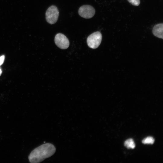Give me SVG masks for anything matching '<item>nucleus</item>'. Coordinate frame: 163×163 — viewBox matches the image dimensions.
Wrapping results in <instances>:
<instances>
[{"label":"nucleus","instance_id":"obj_1","mask_svg":"<svg viewBox=\"0 0 163 163\" xmlns=\"http://www.w3.org/2000/svg\"><path fill=\"white\" fill-rule=\"evenodd\" d=\"M54 146L50 143L41 145L34 149L28 156V159L31 163H38L53 155L56 152Z\"/></svg>","mask_w":163,"mask_h":163},{"label":"nucleus","instance_id":"obj_2","mask_svg":"<svg viewBox=\"0 0 163 163\" xmlns=\"http://www.w3.org/2000/svg\"><path fill=\"white\" fill-rule=\"evenodd\" d=\"M59 16V10L57 7L55 5L50 7L46 12V21L50 24H55L58 20Z\"/></svg>","mask_w":163,"mask_h":163},{"label":"nucleus","instance_id":"obj_3","mask_svg":"<svg viewBox=\"0 0 163 163\" xmlns=\"http://www.w3.org/2000/svg\"><path fill=\"white\" fill-rule=\"evenodd\" d=\"M102 39V35L100 32H94L88 37L87 40L88 45L91 48L96 49L100 45Z\"/></svg>","mask_w":163,"mask_h":163},{"label":"nucleus","instance_id":"obj_4","mask_svg":"<svg viewBox=\"0 0 163 163\" xmlns=\"http://www.w3.org/2000/svg\"><path fill=\"white\" fill-rule=\"evenodd\" d=\"M78 13L81 17L86 19H89L94 16L95 13V10L91 5H83L79 8Z\"/></svg>","mask_w":163,"mask_h":163},{"label":"nucleus","instance_id":"obj_5","mask_svg":"<svg viewBox=\"0 0 163 163\" xmlns=\"http://www.w3.org/2000/svg\"><path fill=\"white\" fill-rule=\"evenodd\" d=\"M54 40L56 45L61 49H66L69 46V42L68 39L62 34L58 33L56 34Z\"/></svg>","mask_w":163,"mask_h":163},{"label":"nucleus","instance_id":"obj_6","mask_svg":"<svg viewBox=\"0 0 163 163\" xmlns=\"http://www.w3.org/2000/svg\"><path fill=\"white\" fill-rule=\"evenodd\" d=\"M152 33L155 36L163 38V24L160 23L155 25L152 30Z\"/></svg>","mask_w":163,"mask_h":163},{"label":"nucleus","instance_id":"obj_7","mask_svg":"<svg viewBox=\"0 0 163 163\" xmlns=\"http://www.w3.org/2000/svg\"><path fill=\"white\" fill-rule=\"evenodd\" d=\"M125 146L127 148L134 149L135 147V144L133 139H129L125 141L124 143Z\"/></svg>","mask_w":163,"mask_h":163},{"label":"nucleus","instance_id":"obj_8","mask_svg":"<svg viewBox=\"0 0 163 163\" xmlns=\"http://www.w3.org/2000/svg\"><path fill=\"white\" fill-rule=\"evenodd\" d=\"M154 142L155 139L153 137L149 136L144 139L142 142L144 144H153Z\"/></svg>","mask_w":163,"mask_h":163},{"label":"nucleus","instance_id":"obj_9","mask_svg":"<svg viewBox=\"0 0 163 163\" xmlns=\"http://www.w3.org/2000/svg\"><path fill=\"white\" fill-rule=\"evenodd\" d=\"M132 5L138 6L139 5L140 3V0H127Z\"/></svg>","mask_w":163,"mask_h":163},{"label":"nucleus","instance_id":"obj_10","mask_svg":"<svg viewBox=\"0 0 163 163\" xmlns=\"http://www.w3.org/2000/svg\"><path fill=\"white\" fill-rule=\"evenodd\" d=\"M5 58V56L4 55H2V56L0 57V66L2 65L4 61ZM2 73V71L0 68V76L1 75Z\"/></svg>","mask_w":163,"mask_h":163}]
</instances>
